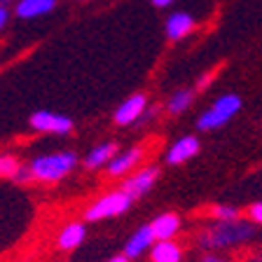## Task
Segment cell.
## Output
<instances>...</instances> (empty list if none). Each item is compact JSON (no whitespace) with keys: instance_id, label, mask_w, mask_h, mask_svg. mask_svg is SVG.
Wrapping results in <instances>:
<instances>
[{"instance_id":"obj_23","label":"cell","mask_w":262,"mask_h":262,"mask_svg":"<svg viewBox=\"0 0 262 262\" xmlns=\"http://www.w3.org/2000/svg\"><path fill=\"white\" fill-rule=\"evenodd\" d=\"M202 262H227V260H225V257H220V255H206Z\"/></svg>"},{"instance_id":"obj_12","label":"cell","mask_w":262,"mask_h":262,"mask_svg":"<svg viewBox=\"0 0 262 262\" xmlns=\"http://www.w3.org/2000/svg\"><path fill=\"white\" fill-rule=\"evenodd\" d=\"M141 157H143V147H131V150H126V152L117 155V157L108 164V173L110 176H124V173H129V171L134 169L138 162H141Z\"/></svg>"},{"instance_id":"obj_28","label":"cell","mask_w":262,"mask_h":262,"mask_svg":"<svg viewBox=\"0 0 262 262\" xmlns=\"http://www.w3.org/2000/svg\"><path fill=\"white\" fill-rule=\"evenodd\" d=\"M77 3H87V0H77Z\"/></svg>"},{"instance_id":"obj_8","label":"cell","mask_w":262,"mask_h":262,"mask_svg":"<svg viewBox=\"0 0 262 262\" xmlns=\"http://www.w3.org/2000/svg\"><path fill=\"white\" fill-rule=\"evenodd\" d=\"M199 138L196 136H183L173 143V145L166 150V164L176 166V164H183L187 159H192L196 152H199Z\"/></svg>"},{"instance_id":"obj_10","label":"cell","mask_w":262,"mask_h":262,"mask_svg":"<svg viewBox=\"0 0 262 262\" xmlns=\"http://www.w3.org/2000/svg\"><path fill=\"white\" fill-rule=\"evenodd\" d=\"M56 7V0H19L14 5V14L19 19H38Z\"/></svg>"},{"instance_id":"obj_9","label":"cell","mask_w":262,"mask_h":262,"mask_svg":"<svg viewBox=\"0 0 262 262\" xmlns=\"http://www.w3.org/2000/svg\"><path fill=\"white\" fill-rule=\"evenodd\" d=\"M164 31H166V38L178 42L194 31V16L187 14V12H173L164 24Z\"/></svg>"},{"instance_id":"obj_4","label":"cell","mask_w":262,"mask_h":262,"mask_svg":"<svg viewBox=\"0 0 262 262\" xmlns=\"http://www.w3.org/2000/svg\"><path fill=\"white\" fill-rule=\"evenodd\" d=\"M131 194H126L124 190H115L108 192L105 196H101L98 202H94L92 206L87 208V220H103V218H113V215H120L126 208L131 206Z\"/></svg>"},{"instance_id":"obj_1","label":"cell","mask_w":262,"mask_h":262,"mask_svg":"<svg viewBox=\"0 0 262 262\" xmlns=\"http://www.w3.org/2000/svg\"><path fill=\"white\" fill-rule=\"evenodd\" d=\"M253 236H255V227L246 220H227V223H218L215 227L206 229L202 234V246L204 248H229V246L246 244Z\"/></svg>"},{"instance_id":"obj_17","label":"cell","mask_w":262,"mask_h":262,"mask_svg":"<svg viewBox=\"0 0 262 262\" xmlns=\"http://www.w3.org/2000/svg\"><path fill=\"white\" fill-rule=\"evenodd\" d=\"M152 262H180V248L171 241H159V244L152 246Z\"/></svg>"},{"instance_id":"obj_14","label":"cell","mask_w":262,"mask_h":262,"mask_svg":"<svg viewBox=\"0 0 262 262\" xmlns=\"http://www.w3.org/2000/svg\"><path fill=\"white\" fill-rule=\"evenodd\" d=\"M155 241V234H152V227L150 225H143L141 229H138L136 234L131 236L129 241H126L124 246V255L126 257H138L143 251H147V246Z\"/></svg>"},{"instance_id":"obj_19","label":"cell","mask_w":262,"mask_h":262,"mask_svg":"<svg viewBox=\"0 0 262 262\" xmlns=\"http://www.w3.org/2000/svg\"><path fill=\"white\" fill-rule=\"evenodd\" d=\"M211 215L218 223H227V220H239V208H234V206H213L211 208Z\"/></svg>"},{"instance_id":"obj_5","label":"cell","mask_w":262,"mask_h":262,"mask_svg":"<svg viewBox=\"0 0 262 262\" xmlns=\"http://www.w3.org/2000/svg\"><path fill=\"white\" fill-rule=\"evenodd\" d=\"M147 110V96L145 94H134L126 101H122L115 110V122L120 126H129V124H138L141 117Z\"/></svg>"},{"instance_id":"obj_22","label":"cell","mask_w":262,"mask_h":262,"mask_svg":"<svg viewBox=\"0 0 262 262\" xmlns=\"http://www.w3.org/2000/svg\"><path fill=\"white\" fill-rule=\"evenodd\" d=\"M150 3H152L155 7H169L173 0H150Z\"/></svg>"},{"instance_id":"obj_24","label":"cell","mask_w":262,"mask_h":262,"mask_svg":"<svg viewBox=\"0 0 262 262\" xmlns=\"http://www.w3.org/2000/svg\"><path fill=\"white\" fill-rule=\"evenodd\" d=\"M208 82H211V75H206V77H202V80L196 82V89H204V87H208Z\"/></svg>"},{"instance_id":"obj_11","label":"cell","mask_w":262,"mask_h":262,"mask_svg":"<svg viewBox=\"0 0 262 262\" xmlns=\"http://www.w3.org/2000/svg\"><path fill=\"white\" fill-rule=\"evenodd\" d=\"M152 227V234L157 241H171V236L180 229V218L176 213H162L150 223Z\"/></svg>"},{"instance_id":"obj_27","label":"cell","mask_w":262,"mask_h":262,"mask_svg":"<svg viewBox=\"0 0 262 262\" xmlns=\"http://www.w3.org/2000/svg\"><path fill=\"white\" fill-rule=\"evenodd\" d=\"M7 3H10V0H0V5H7Z\"/></svg>"},{"instance_id":"obj_25","label":"cell","mask_w":262,"mask_h":262,"mask_svg":"<svg viewBox=\"0 0 262 262\" xmlns=\"http://www.w3.org/2000/svg\"><path fill=\"white\" fill-rule=\"evenodd\" d=\"M110 262H129V257H126V255H120V257H113Z\"/></svg>"},{"instance_id":"obj_20","label":"cell","mask_w":262,"mask_h":262,"mask_svg":"<svg viewBox=\"0 0 262 262\" xmlns=\"http://www.w3.org/2000/svg\"><path fill=\"white\" fill-rule=\"evenodd\" d=\"M248 215H251L253 223L262 225V202H255L251 208H248Z\"/></svg>"},{"instance_id":"obj_21","label":"cell","mask_w":262,"mask_h":262,"mask_svg":"<svg viewBox=\"0 0 262 262\" xmlns=\"http://www.w3.org/2000/svg\"><path fill=\"white\" fill-rule=\"evenodd\" d=\"M7 21H10V10H7V5H0V33L7 26Z\"/></svg>"},{"instance_id":"obj_16","label":"cell","mask_w":262,"mask_h":262,"mask_svg":"<svg viewBox=\"0 0 262 262\" xmlns=\"http://www.w3.org/2000/svg\"><path fill=\"white\" fill-rule=\"evenodd\" d=\"M192 101H194V92L192 89H176L169 96V101H166V108H169L171 115H180L190 108Z\"/></svg>"},{"instance_id":"obj_18","label":"cell","mask_w":262,"mask_h":262,"mask_svg":"<svg viewBox=\"0 0 262 262\" xmlns=\"http://www.w3.org/2000/svg\"><path fill=\"white\" fill-rule=\"evenodd\" d=\"M19 171L21 166L12 155H0V178H16Z\"/></svg>"},{"instance_id":"obj_13","label":"cell","mask_w":262,"mask_h":262,"mask_svg":"<svg viewBox=\"0 0 262 262\" xmlns=\"http://www.w3.org/2000/svg\"><path fill=\"white\" fill-rule=\"evenodd\" d=\"M117 157V145L115 143H101L94 150H89V155L84 157V166L87 169H101L105 164H110Z\"/></svg>"},{"instance_id":"obj_15","label":"cell","mask_w":262,"mask_h":262,"mask_svg":"<svg viewBox=\"0 0 262 262\" xmlns=\"http://www.w3.org/2000/svg\"><path fill=\"white\" fill-rule=\"evenodd\" d=\"M84 234H87V229H84L82 223L66 225V227L61 229V234H59V248H63V251H73V248H77V246L84 241Z\"/></svg>"},{"instance_id":"obj_26","label":"cell","mask_w":262,"mask_h":262,"mask_svg":"<svg viewBox=\"0 0 262 262\" xmlns=\"http://www.w3.org/2000/svg\"><path fill=\"white\" fill-rule=\"evenodd\" d=\"M251 262H262V255H260V257H253Z\"/></svg>"},{"instance_id":"obj_2","label":"cell","mask_w":262,"mask_h":262,"mask_svg":"<svg viewBox=\"0 0 262 262\" xmlns=\"http://www.w3.org/2000/svg\"><path fill=\"white\" fill-rule=\"evenodd\" d=\"M77 164L75 152H56V155H42L31 162V176L42 183H56L63 176H68Z\"/></svg>"},{"instance_id":"obj_7","label":"cell","mask_w":262,"mask_h":262,"mask_svg":"<svg viewBox=\"0 0 262 262\" xmlns=\"http://www.w3.org/2000/svg\"><path fill=\"white\" fill-rule=\"evenodd\" d=\"M157 176H159L157 166H147V169H141L138 173H134L131 178H126V183L122 185V190H124L126 194H131V199L143 196L145 192H150V187L155 185Z\"/></svg>"},{"instance_id":"obj_6","label":"cell","mask_w":262,"mask_h":262,"mask_svg":"<svg viewBox=\"0 0 262 262\" xmlns=\"http://www.w3.org/2000/svg\"><path fill=\"white\" fill-rule=\"evenodd\" d=\"M31 126L42 134H68L73 129V120L61 113H49V110H40L31 117Z\"/></svg>"},{"instance_id":"obj_3","label":"cell","mask_w":262,"mask_h":262,"mask_svg":"<svg viewBox=\"0 0 262 262\" xmlns=\"http://www.w3.org/2000/svg\"><path fill=\"white\" fill-rule=\"evenodd\" d=\"M241 110V98L236 94H223L220 98L213 101V105L208 110H204L202 117L196 120V126L202 131H213L225 126L236 113Z\"/></svg>"}]
</instances>
